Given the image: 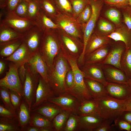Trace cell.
I'll list each match as a JSON object with an SVG mask.
<instances>
[{
    "instance_id": "6da1fadb",
    "label": "cell",
    "mask_w": 131,
    "mask_h": 131,
    "mask_svg": "<svg viewBox=\"0 0 131 131\" xmlns=\"http://www.w3.org/2000/svg\"><path fill=\"white\" fill-rule=\"evenodd\" d=\"M70 64L62 49L55 57L52 66L48 71V82L55 97L66 92L65 80Z\"/></svg>"
},
{
    "instance_id": "7a4b0ae2",
    "label": "cell",
    "mask_w": 131,
    "mask_h": 131,
    "mask_svg": "<svg viewBox=\"0 0 131 131\" xmlns=\"http://www.w3.org/2000/svg\"><path fill=\"white\" fill-rule=\"evenodd\" d=\"M61 49V42L56 30L44 31L39 50L48 71L52 66L55 57Z\"/></svg>"
},
{
    "instance_id": "3957f363",
    "label": "cell",
    "mask_w": 131,
    "mask_h": 131,
    "mask_svg": "<svg viewBox=\"0 0 131 131\" xmlns=\"http://www.w3.org/2000/svg\"><path fill=\"white\" fill-rule=\"evenodd\" d=\"M95 100L98 104V114L104 119L114 121L125 112L124 100L117 99L108 95Z\"/></svg>"
},
{
    "instance_id": "277c9868",
    "label": "cell",
    "mask_w": 131,
    "mask_h": 131,
    "mask_svg": "<svg viewBox=\"0 0 131 131\" xmlns=\"http://www.w3.org/2000/svg\"><path fill=\"white\" fill-rule=\"evenodd\" d=\"M66 58L73 72L74 82L73 87L66 92L76 97L80 103L93 99L88 92L84 75L78 64L77 60L69 56H67Z\"/></svg>"
},
{
    "instance_id": "5b68a950",
    "label": "cell",
    "mask_w": 131,
    "mask_h": 131,
    "mask_svg": "<svg viewBox=\"0 0 131 131\" xmlns=\"http://www.w3.org/2000/svg\"><path fill=\"white\" fill-rule=\"evenodd\" d=\"M0 22L23 36L32 27L37 24L36 21L20 17L14 12L6 11L0 13Z\"/></svg>"
},
{
    "instance_id": "8992f818",
    "label": "cell",
    "mask_w": 131,
    "mask_h": 131,
    "mask_svg": "<svg viewBox=\"0 0 131 131\" xmlns=\"http://www.w3.org/2000/svg\"><path fill=\"white\" fill-rule=\"evenodd\" d=\"M26 69L25 80L23 85L24 99L27 104L30 111L34 103L40 75L27 63L25 64Z\"/></svg>"
},
{
    "instance_id": "52a82bcc",
    "label": "cell",
    "mask_w": 131,
    "mask_h": 131,
    "mask_svg": "<svg viewBox=\"0 0 131 131\" xmlns=\"http://www.w3.org/2000/svg\"><path fill=\"white\" fill-rule=\"evenodd\" d=\"M104 3V0H89V4L92 8V13L87 23L81 25L83 33L84 49L82 54L79 59L80 62L84 61L87 44L91 35L94 31L96 22L100 16Z\"/></svg>"
},
{
    "instance_id": "ba28073f",
    "label": "cell",
    "mask_w": 131,
    "mask_h": 131,
    "mask_svg": "<svg viewBox=\"0 0 131 131\" xmlns=\"http://www.w3.org/2000/svg\"><path fill=\"white\" fill-rule=\"evenodd\" d=\"M56 30L61 42L62 50L77 61L83 52V42L67 34L62 29Z\"/></svg>"
},
{
    "instance_id": "9c48e42d",
    "label": "cell",
    "mask_w": 131,
    "mask_h": 131,
    "mask_svg": "<svg viewBox=\"0 0 131 131\" xmlns=\"http://www.w3.org/2000/svg\"><path fill=\"white\" fill-rule=\"evenodd\" d=\"M53 21L58 25L60 29L67 34L83 41L82 25L79 24L73 17L60 12Z\"/></svg>"
},
{
    "instance_id": "30bf717a",
    "label": "cell",
    "mask_w": 131,
    "mask_h": 131,
    "mask_svg": "<svg viewBox=\"0 0 131 131\" xmlns=\"http://www.w3.org/2000/svg\"><path fill=\"white\" fill-rule=\"evenodd\" d=\"M8 67L5 75L0 80V87H4L15 91L23 98V87L18 74V68L12 62L9 64Z\"/></svg>"
},
{
    "instance_id": "8fae6325",
    "label": "cell",
    "mask_w": 131,
    "mask_h": 131,
    "mask_svg": "<svg viewBox=\"0 0 131 131\" xmlns=\"http://www.w3.org/2000/svg\"><path fill=\"white\" fill-rule=\"evenodd\" d=\"M43 33V30L37 24L23 35V42L32 53H33L39 49Z\"/></svg>"
},
{
    "instance_id": "7c38bea8",
    "label": "cell",
    "mask_w": 131,
    "mask_h": 131,
    "mask_svg": "<svg viewBox=\"0 0 131 131\" xmlns=\"http://www.w3.org/2000/svg\"><path fill=\"white\" fill-rule=\"evenodd\" d=\"M48 101L57 105L63 110L76 114L80 104L76 97L66 92L50 98Z\"/></svg>"
},
{
    "instance_id": "4fadbf2b",
    "label": "cell",
    "mask_w": 131,
    "mask_h": 131,
    "mask_svg": "<svg viewBox=\"0 0 131 131\" xmlns=\"http://www.w3.org/2000/svg\"><path fill=\"white\" fill-rule=\"evenodd\" d=\"M55 97L49 82L45 81L40 75L36 91L35 101L32 106L31 110L48 101L50 98Z\"/></svg>"
},
{
    "instance_id": "5bb4252c",
    "label": "cell",
    "mask_w": 131,
    "mask_h": 131,
    "mask_svg": "<svg viewBox=\"0 0 131 131\" xmlns=\"http://www.w3.org/2000/svg\"><path fill=\"white\" fill-rule=\"evenodd\" d=\"M115 42L113 44L111 43V44L110 45L108 53L102 65H111L121 70L120 61L126 48L123 42L120 41Z\"/></svg>"
},
{
    "instance_id": "9a60e30c",
    "label": "cell",
    "mask_w": 131,
    "mask_h": 131,
    "mask_svg": "<svg viewBox=\"0 0 131 131\" xmlns=\"http://www.w3.org/2000/svg\"><path fill=\"white\" fill-rule=\"evenodd\" d=\"M105 87L107 95L117 99L124 100L131 95V88L128 84L108 82Z\"/></svg>"
},
{
    "instance_id": "2e32d148",
    "label": "cell",
    "mask_w": 131,
    "mask_h": 131,
    "mask_svg": "<svg viewBox=\"0 0 131 131\" xmlns=\"http://www.w3.org/2000/svg\"><path fill=\"white\" fill-rule=\"evenodd\" d=\"M83 73L84 78L99 82L105 86L107 81L105 77L102 65L84 64L79 67Z\"/></svg>"
},
{
    "instance_id": "e0dca14e",
    "label": "cell",
    "mask_w": 131,
    "mask_h": 131,
    "mask_svg": "<svg viewBox=\"0 0 131 131\" xmlns=\"http://www.w3.org/2000/svg\"><path fill=\"white\" fill-rule=\"evenodd\" d=\"M111 39L107 36L98 32L94 31L87 42L85 51L84 57L103 46L110 45Z\"/></svg>"
},
{
    "instance_id": "ac0fdd59",
    "label": "cell",
    "mask_w": 131,
    "mask_h": 131,
    "mask_svg": "<svg viewBox=\"0 0 131 131\" xmlns=\"http://www.w3.org/2000/svg\"><path fill=\"white\" fill-rule=\"evenodd\" d=\"M78 118L77 131H94L104 120L99 114L86 116L78 115Z\"/></svg>"
},
{
    "instance_id": "d6986e66",
    "label": "cell",
    "mask_w": 131,
    "mask_h": 131,
    "mask_svg": "<svg viewBox=\"0 0 131 131\" xmlns=\"http://www.w3.org/2000/svg\"><path fill=\"white\" fill-rule=\"evenodd\" d=\"M105 78L107 82L121 84H127L129 79L121 69L108 65H102Z\"/></svg>"
},
{
    "instance_id": "ffe728a7",
    "label": "cell",
    "mask_w": 131,
    "mask_h": 131,
    "mask_svg": "<svg viewBox=\"0 0 131 131\" xmlns=\"http://www.w3.org/2000/svg\"><path fill=\"white\" fill-rule=\"evenodd\" d=\"M33 54L23 42L12 54L5 58L4 60L13 62L18 68L19 66L27 63Z\"/></svg>"
},
{
    "instance_id": "44dd1931",
    "label": "cell",
    "mask_w": 131,
    "mask_h": 131,
    "mask_svg": "<svg viewBox=\"0 0 131 131\" xmlns=\"http://www.w3.org/2000/svg\"><path fill=\"white\" fill-rule=\"evenodd\" d=\"M27 63L45 81L48 82V67L39 49L33 54Z\"/></svg>"
},
{
    "instance_id": "7402d4cb",
    "label": "cell",
    "mask_w": 131,
    "mask_h": 131,
    "mask_svg": "<svg viewBox=\"0 0 131 131\" xmlns=\"http://www.w3.org/2000/svg\"><path fill=\"white\" fill-rule=\"evenodd\" d=\"M107 36L115 41H120L125 44L126 49L131 48V29L124 24L116 27L114 31Z\"/></svg>"
},
{
    "instance_id": "603a6c76",
    "label": "cell",
    "mask_w": 131,
    "mask_h": 131,
    "mask_svg": "<svg viewBox=\"0 0 131 131\" xmlns=\"http://www.w3.org/2000/svg\"><path fill=\"white\" fill-rule=\"evenodd\" d=\"M62 110L57 105L48 101L32 110L31 111L41 115L52 121L55 117Z\"/></svg>"
},
{
    "instance_id": "cb8c5ba5",
    "label": "cell",
    "mask_w": 131,
    "mask_h": 131,
    "mask_svg": "<svg viewBox=\"0 0 131 131\" xmlns=\"http://www.w3.org/2000/svg\"><path fill=\"white\" fill-rule=\"evenodd\" d=\"M110 48L109 45L103 46L84 57V64H101L106 57Z\"/></svg>"
},
{
    "instance_id": "d4e9b609",
    "label": "cell",
    "mask_w": 131,
    "mask_h": 131,
    "mask_svg": "<svg viewBox=\"0 0 131 131\" xmlns=\"http://www.w3.org/2000/svg\"><path fill=\"white\" fill-rule=\"evenodd\" d=\"M84 81L88 92L95 99L107 95L104 85L98 81L84 78Z\"/></svg>"
},
{
    "instance_id": "484cf974",
    "label": "cell",
    "mask_w": 131,
    "mask_h": 131,
    "mask_svg": "<svg viewBox=\"0 0 131 131\" xmlns=\"http://www.w3.org/2000/svg\"><path fill=\"white\" fill-rule=\"evenodd\" d=\"M23 36L0 22V45L22 37Z\"/></svg>"
},
{
    "instance_id": "4316f807",
    "label": "cell",
    "mask_w": 131,
    "mask_h": 131,
    "mask_svg": "<svg viewBox=\"0 0 131 131\" xmlns=\"http://www.w3.org/2000/svg\"><path fill=\"white\" fill-rule=\"evenodd\" d=\"M77 114L79 115L86 116L98 114V104L93 99L86 100L80 103Z\"/></svg>"
},
{
    "instance_id": "83f0119b",
    "label": "cell",
    "mask_w": 131,
    "mask_h": 131,
    "mask_svg": "<svg viewBox=\"0 0 131 131\" xmlns=\"http://www.w3.org/2000/svg\"><path fill=\"white\" fill-rule=\"evenodd\" d=\"M18 111V120L22 131H23L28 124H29L31 117V112L24 99H22Z\"/></svg>"
},
{
    "instance_id": "f1b7e54d",
    "label": "cell",
    "mask_w": 131,
    "mask_h": 131,
    "mask_svg": "<svg viewBox=\"0 0 131 131\" xmlns=\"http://www.w3.org/2000/svg\"><path fill=\"white\" fill-rule=\"evenodd\" d=\"M21 131L18 118L0 117V131Z\"/></svg>"
},
{
    "instance_id": "f546056e",
    "label": "cell",
    "mask_w": 131,
    "mask_h": 131,
    "mask_svg": "<svg viewBox=\"0 0 131 131\" xmlns=\"http://www.w3.org/2000/svg\"><path fill=\"white\" fill-rule=\"evenodd\" d=\"M36 22L44 32L49 30H56L60 29L58 25L48 17L42 9L40 10L39 15Z\"/></svg>"
},
{
    "instance_id": "4dcf8cb0",
    "label": "cell",
    "mask_w": 131,
    "mask_h": 131,
    "mask_svg": "<svg viewBox=\"0 0 131 131\" xmlns=\"http://www.w3.org/2000/svg\"><path fill=\"white\" fill-rule=\"evenodd\" d=\"M23 42L22 38L0 45V55L3 57H7L12 54Z\"/></svg>"
},
{
    "instance_id": "1f68e13d",
    "label": "cell",
    "mask_w": 131,
    "mask_h": 131,
    "mask_svg": "<svg viewBox=\"0 0 131 131\" xmlns=\"http://www.w3.org/2000/svg\"><path fill=\"white\" fill-rule=\"evenodd\" d=\"M32 112V113L29 124L30 126L39 128L47 127H53L52 121L41 115Z\"/></svg>"
},
{
    "instance_id": "d6a6232c",
    "label": "cell",
    "mask_w": 131,
    "mask_h": 131,
    "mask_svg": "<svg viewBox=\"0 0 131 131\" xmlns=\"http://www.w3.org/2000/svg\"><path fill=\"white\" fill-rule=\"evenodd\" d=\"M121 70L129 79H131V48L126 49L120 61Z\"/></svg>"
},
{
    "instance_id": "836d02e7",
    "label": "cell",
    "mask_w": 131,
    "mask_h": 131,
    "mask_svg": "<svg viewBox=\"0 0 131 131\" xmlns=\"http://www.w3.org/2000/svg\"><path fill=\"white\" fill-rule=\"evenodd\" d=\"M41 8L46 15L53 20L60 12L53 1L51 0H40Z\"/></svg>"
},
{
    "instance_id": "e575fe53",
    "label": "cell",
    "mask_w": 131,
    "mask_h": 131,
    "mask_svg": "<svg viewBox=\"0 0 131 131\" xmlns=\"http://www.w3.org/2000/svg\"><path fill=\"white\" fill-rule=\"evenodd\" d=\"M70 113L63 110L55 117L52 122L55 131H63Z\"/></svg>"
},
{
    "instance_id": "d590c367",
    "label": "cell",
    "mask_w": 131,
    "mask_h": 131,
    "mask_svg": "<svg viewBox=\"0 0 131 131\" xmlns=\"http://www.w3.org/2000/svg\"><path fill=\"white\" fill-rule=\"evenodd\" d=\"M28 3V18L36 21L41 9L40 0H30Z\"/></svg>"
},
{
    "instance_id": "8d00e7d4",
    "label": "cell",
    "mask_w": 131,
    "mask_h": 131,
    "mask_svg": "<svg viewBox=\"0 0 131 131\" xmlns=\"http://www.w3.org/2000/svg\"><path fill=\"white\" fill-rule=\"evenodd\" d=\"M99 32L101 34L107 36L113 32L116 28L113 23L103 18H100L98 23Z\"/></svg>"
},
{
    "instance_id": "74e56055",
    "label": "cell",
    "mask_w": 131,
    "mask_h": 131,
    "mask_svg": "<svg viewBox=\"0 0 131 131\" xmlns=\"http://www.w3.org/2000/svg\"><path fill=\"white\" fill-rule=\"evenodd\" d=\"M0 98L4 105L13 112L17 113V111L11 102L9 92V89L3 86L0 87Z\"/></svg>"
},
{
    "instance_id": "f35d334b",
    "label": "cell",
    "mask_w": 131,
    "mask_h": 131,
    "mask_svg": "<svg viewBox=\"0 0 131 131\" xmlns=\"http://www.w3.org/2000/svg\"><path fill=\"white\" fill-rule=\"evenodd\" d=\"M53 1L60 12L73 17L72 7L69 0H53Z\"/></svg>"
},
{
    "instance_id": "ab89813d",
    "label": "cell",
    "mask_w": 131,
    "mask_h": 131,
    "mask_svg": "<svg viewBox=\"0 0 131 131\" xmlns=\"http://www.w3.org/2000/svg\"><path fill=\"white\" fill-rule=\"evenodd\" d=\"M105 15L116 27L119 26L122 24L121 14L116 8L114 7L109 8L105 12Z\"/></svg>"
},
{
    "instance_id": "60d3db41",
    "label": "cell",
    "mask_w": 131,
    "mask_h": 131,
    "mask_svg": "<svg viewBox=\"0 0 131 131\" xmlns=\"http://www.w3.org/2000/svg\"><path fill=\"white\" fill-rule=\"evenodd\" d=\"M72 5L73 17L76 19L80 13L89 4V0H69Z\"/></svg>"
},
{
    "instance_id": "b9f144b4",
    "label": "cell",
    "mask_w": 131,
    "mask_h": 131,
    "mask_svg": "<svg viewBox=\"0 0 131 131\" xmlns=\"http://www.w3.org/2000/svg\"><path fill=\"white\" fill-rule=\"evenodd\" d=\"M78 125V115L71 113L67 121L63 131H77Z\"/></svg>"
},
{
    "instance_id": "7bdbcfd3",
    "label": "cell",
    "mask_w": 131,
    "mask_h": 131,
    "mask_svg": "<svg viewBox=\"0 0 131 131\" xmlns=\"http://www.w3.org/2000/svg\"><path fill=\"white\" fill-rule=\"evenodd\" d=\"M92 13V8L89 4L80 13L76 20L78 23L80 25L86 24L90 19Z\"/></svg>"
},
{
    "instance_id": "ee69618b",
    "label": "cell",
    "mask_w": 131,
    "mask_h": 131,
    "mask_svg": "<svg viewBox=\"0 0 131 131\" xmlns=\"http://www.w3.org/2000/svg\"><path fill=\"white\" fill-rule=\"evenodd\" d=\"M28 2L25 0H21L14 12L20 17L28 18Z\"/></svg>"
},
{
    "instance_id": "f6af8a7d",
    "label": "cell",
    "mask_w": 131,
    "mask_h": 131,
    "mask_svg": "<svg viewBox=\"0 0 131 131\" xmlns=\"http://www.w3.org/2000/svg\"><path fill=\"white\" fill-rule=\"evenodd\" d=\"M9 92L12 103L16 111H18L22 97L17 92L11 90L9 89Z\"/></svg>"
},
{
    "instance_id": "bcb514c9",
    "label": "cell",
    "mask_w": 131,
    "mask_h": 131,
    "mask_svg": "<svg viewBox=\"0 0 131 131\" xmlns=\"http://www.w3.org/2000/svg\"><path fill=\"white\" fill-rule=\"evenodd\" d=\"M104 3L112 7L123 9L129 6V0H104Z\"/></svg>"
},
{
    "instance_id": "7dc6e473",
    "label": "cell",
    "mask_w": 131,
    "mask_h": 131,
    "mask_svg": "<svg viewBox=\"0 0 131 131\" xmlns=\"http://www.w3.org/2000/svg\"><path fill=\"white\" fill-rule=\"evenodd\" d=\"M74 82V75L71 67L66 73L65 78V83L66 91L73 87Z\"/></svg>"
},
{
    "instance_id": "c3c4849f",
    "label": "cell",
    "mask_w": 131,
    "mask_h": 131,
    "mask_svg": "<svg viewBox=\"0 0 131 131\" xmlns=\"http://www.w3.org/2000/svg\"><path fill=\"white\" fill-rule=\"evenodd\" d=\"M122 9L123 21L127 27L131 29V8L128 6Z\"/></svg>"
},
{
    "instance_id": "681fc988",
    "label": "cell",
    "mask_w": 131,
    "mask_h": 131,
    "mask_svg": "<svg viewBox=\"0 0 131 131\" xmlns=\"http://www.w3.org/2000/svg\"><path fill=\"white\" fill-rule=\"evenodd\" d=\"M115 126L121 130L131 131V124L120 117L114 121Z\"/></svg>"
},
{
    "instance_id": "f907efd6",
    "label": "cell",
    "mask_w": 131,
    "mask_h": 131,
    "mask_svg": "<svg viewBox=\"0 0 131 131\" xmlns=\"http://www.w3.org/2000/svg\"><path fill=\"white\" fill-rule=\"evenodd\" d=\"M0 117L18 118L17 113H15L6 107L4 105H0Z\"/></svg>"
},
{
    "instance_id": "816d5d0a",
    "label": "cell",
    "mask_w": 131,
    "mask_h": 131,
    "mask_svg": "<svg viewBox=\"0 0 131 131\" xmlns=\"http://www.w3.org/2000/svg\"><path fill=\"white\" fill-rule=\"evenodd\" d=\"M113 121L109 119H104L99 126L94 131H109L112 130L111 124Z\"/></svg>"
},
{
    "instance_id": "f5cc1de1",
    "label": "cell",
    "mask_w": 131,
    "mask_h": 131,
    "mask_svg": "<svg viewBox=\"0 0 131 131\" xmlns=\"http://www.w3.org/2000/svg\"><path fill=\"white\" fill-rule=\"evenodd\" d=\"M21 0H8L6 7V11L14 12Z\"/></svg>"
},
{
    "instance_id": "db71d44e",
    "label": "cell",
    "mask_w": 131,
    "mask_h": 131,
    "mask_svg": "<svg viewBox=\"0 0 131 131\" xmlns=\"http://www.w3.org/2000/svg\"><path fill=\"white\" fill-rule=\"evenodd\" d=\"M17 72L21 83L23 86L26 76V69L25 65L19 66L18 68Z\"/></svg>"
},
{
    "instance_id": "11a10c76",
    "label": "cell",
    "mask_w": 131,
    "mask_h": 131,
    "mask_svg": "<svg viewBox=\"0 0 131 131\" xmlns=\"http://www.w3.org/2000/svg\"><path fill=\"white\" fill-rule=\"evenodd\" d=\"M124 105L125 111L131 112V95L124 100Z\"/></svg>"
},
{
    "instance_id": "9f6ffc18",
    "label": "cell",
    "mask_w": 131,
    "mask_h": 131,
    "mask_svg": "<svg viewBox=\"0 0 131 131\" xmlns=\"http://www.w3.org/2000/svg\"><path fill=\"white\" fill-rule=\"evenodd\" d=\"M119 117L126 121L131 124V112H124Z\"/></svg>"
},
{
    "instance_id": "6f0895ef",
    "label": "cell",
    "mask_w": 131,
    "mask_h": 131,
    "mask_svg": "<svg viewBox=\"0 0 131 131\" xmlns=\"http://www.w3.org/2000/svg\"><path fill=\"white\" fill-rule=\"evenodd\" d=\"M40 128L30 126L25 128L23 130L27 131H39Z\"/></svg>"
},
{
    "instance_id": "680465c9",
    "label": "cell",
    "mask_w": 131,
    "mask_h": 131,
    "mask_svg": "<svg viewBox=\"0 0 131 131\" xmlns=\"http://www.w3.org/2000/svg\"><path fill=\"white\" fill-rule=\"evenodd\" d=\"M6 64L3 61H0V74L1 75L3 72L5 68Z\"/></svg>"
},
{
    "instance_id": "91938a15",
    "label": "cell",
    "mask_w": 131,
    "mask_h": 131,
    "mask_svg": "<svg viewBox=\"0 0 131 131\" xmlns=\"http://www.w3.org/2000/svg\"><path fill=\"white\" fill-rule=\"evenodd\" d=\"M8 0H0V7L3 10L6 8Z\"/></svg>"
},
{
    "instance_id": "94428289",
    "label": "cell",
    "mask_w": 131,
    "mask_h": 131,
    "mask_svg": "<svg viewBox=\"0 0 131 131\" xmlns=\"http://www.w3.org/2000/svg\"><path fill=\"white\" fill-rule=\"evenodd\" d=\"M39 131H55L53 127H47L40 128Z\"/></svg>"
},
{
    "instance_id": "6125c7cd",
    "label": "cell",
    "mask_w": 131,
    "mask_h": 131,
    "mask_svg": "<svg viewBox=\"0 0 131 131\" xmlns=\"http://www.w3.org/2000/svg\"><path fill=\"white\" fill-rule=\"evenodd\" d=\"M127 84L131 88V79H129L127 82Z\"/></svg>"
},
{
    "instance_id": "be15d7a7",
    "label": "cell",
    "mask_w": 131,
    "mask_h": 131,
    "mask_svg": "<svg viewBox=\"0 0 131 131\" xmlns=\"http://www.w3.org/2000/svg\"><path fill=\"white\" fill-rule=\"evenodd\" d=\"M129 6L131 8V0H129Z\"/></svg>"
},
{
    "instance_id": "e7e4bbea",
    "label": "cell",
    "mask_w": 131,
    "mask_h": 131,
    "mask_svg": "<svg viewBox=\"0 0 131 131\" xmlns=\"http://www.w3.org/2000/svg\"><path fill=\"white\" fill-rule=\"evenodd\" d=\"M26 0V1H27L28 2H29L30 0Z\"/></svg>"
},
{
    "instance_id": "03108f58",
    "label": "cell",
    "mask_w": 131,
    "mask_h": 131,
    "mask_svg": "<svg viewBox=\"0 0 131 131\" xmlns=\"http://www.w3.org/2000/svg\"><path fill=\"white\" fill-rule=\"evenodd\" d=\"M51 0L53 1V0Z\"/></svg>"
}]
</instances>
